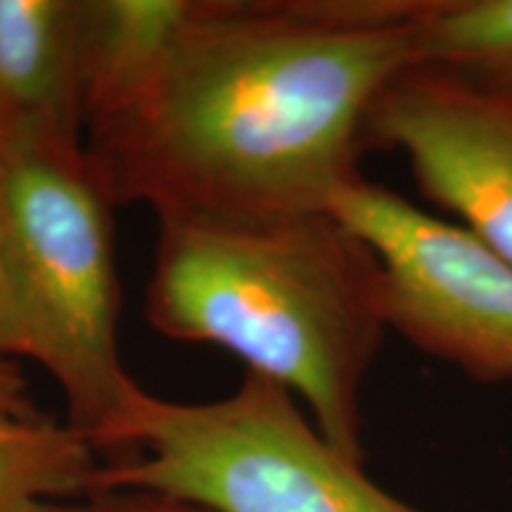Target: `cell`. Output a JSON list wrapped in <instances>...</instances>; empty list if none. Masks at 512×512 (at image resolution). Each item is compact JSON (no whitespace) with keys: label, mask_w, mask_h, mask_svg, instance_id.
I'll return each mask as SVG.
<instances>
[{"label":"cell","mask_w":512,"mask_h":512,"mask_svg":"<svg viewBox=\"0 0 512 512\" xmlns=\"http://www.w3.org/2000/svg\"><path fill=\"white\" fill-rule=\"evenodd\" d=\"M418 64L512 93V0H420Z\"/></svg>","instance_id":"10"},{"label":"cell","mask_w":512,"mask_h":512,"mask_svg":"<svg viewBox=\"0 0 512 512\" xmlns=\"http://www.w3.org/2000/svg\"><path fill=\"white\" fill-rule=\"evenodd\" d=\"M366 145L399 150L422 195L512 261V93L413 64L375 100Z\"/></svg>","instance_id":"6"},{"label":"cell","mask_w":512,"mask_h":512,"mask_svg":"<svg viewBox=\"0 0 512 512\" xmlns=\"http://www.w3.org/2000/svg\"><path fill=\"white\" fill-rule=\"evenodd\" d=\"M0 354L15 358L22 356V328H19L15 280H12L8 226L0 202Z\"/></svg>","instance_id":"12"},{"label":"cell","mask_w":512,"mask_h":512,"mask_svg":"<svg viewBox=\"0 0 512 512\" xmlns=\"http://www.w3.org/2000/svg\"><path fill=\"white\" fill-rule=\"evenodd\" d=\"M420 0H195L169 60L83 150L112 204L328 211L375 100L418 64Z\"/></svg>","instance_id":"1"},{"label":"cell","mask_w":512,"mask_h":512,"mask_svg":"<svg viewBox=\"0 0 512 512\" xmlns=\"http://www.w3.org/2000/svg\"><path fill=\"white\" fill-rule=\"evenodd\" d=\"M105 460L72 425L0 411V512H46L98 494Z\"/></svg>","instance_id":"9"},{"label":"cell","mask_w":512,"mask_h":512,"mask_svg":"<svg viewBox=\"0 0 512 512\" xmlns=\"http://www.w3.org/2000/svg\"><path fill=\"white\" fill-rule=\"evenodd\" d=\"M195 0H81L79 83L83 131L155 83Z\"/></svg>","instance_id":"8"},{"label":"cell","mask_w":512,"mask_h":512,"mask_svg":"<svg viewBox=\"0 0 512 512\" xmlns=\"http://www.w3.org/2000/svg\"><path fill=\"white\" fill-rule=\"evenodd\" d=\"M79 15L81 0H0L5 131L38 128L83 140Z\"/></svg>","instance_id":"7"},{"label":"cell","mask_w":512,"mask_h":512,"mask_svg":"<svg viewBox=\"0 0 512 512\" xmlns=\"http://www.w3.org/2000/svg\"><path fill=\"white\" fill-rule=\"evenodd\" d=\"M98 486L150 491L209 512H422L332 446L283 384L254 373L216 401L140 394L126 458L102 465Z\"/></svg>","instance_id":"4"},{"label":"cell","mask_w":512,"mask_h":512,"mask_svg":"<svg viewBox=\"0 0 512 512\" xmlns=\"http://www.w3.org/2000/svg\"><path fill=\"white\" fill-rule=\"evenodd\" d=\"M0 411L24 415V418L41 415L31 401L27 380L17 370L15 361L3 354H0Z\"/></svg>","instance_id":"13"},{"label":"cell","mask_w":512,"mask_h":512,"mask_svg":"<svg viewBox=\"0 0 512 512\" xmlns=\"http://www.w3.org/2000/svg\"><path fill=\"white\" fill-rule=\"evenodd\" d=\"M0 202L22 356L60 387L69 425L105 463H119L145 389L119 354L112 202L88 164L83 140L8 128L0 138Z\"/></svg>","instance_id":"3"},{"label":"cell","mask_w":512,"mask_h":512,"mask_svg":"<svg viewBox=\"0 0 512 512\" xmlns=\"http://www.w3.org/2000/svg\"><path fill=\"white\" fill-rule=\"evenodd\" d=\"M382 268L389 330L482 382H512V261L366 178L330 204Z\"/></svg>","instance_id":"5"},{"label":"cell","mask_w":512,"mask_h":512,"mask_svg":"<svg viewBox=\"0 0 512 512\" xmlns=\"http://www.w3.org/2000/svg\"><path fill=\"white\" fill-rule=\"evenodd\" d=\"M145 318L299 396L361 463V387L384 332L382 268L330 211H162Z\"/></svg>","instance_id":"2"},{"label":"cell","mask_w":512,"mask_h":512,"mask_svg":"<svg viewBox=\"0 0 512 512\" xmlns=\"http://www.w3.org/2000/svg\"><path fill=\"white\" fill-rule=\"evenodd\" d=\"M46 512H209L178 498L150 491H100V494L53 503Z\"/></svg>","instance_id":"11"},{"label":"cell","mask_w":512,"mask_h":512,"mask_svg":"<svg viewBox=\"0 0 512 512\" xmlns=\"http://www.w3.org/2000/svg\"><path fill=\"white\" fill-rule=\"evenodd\" d=\"M3 131H5V128H3V117H0V138H3Z\"/></svg>","instance_id":"14"}]
</instances>
